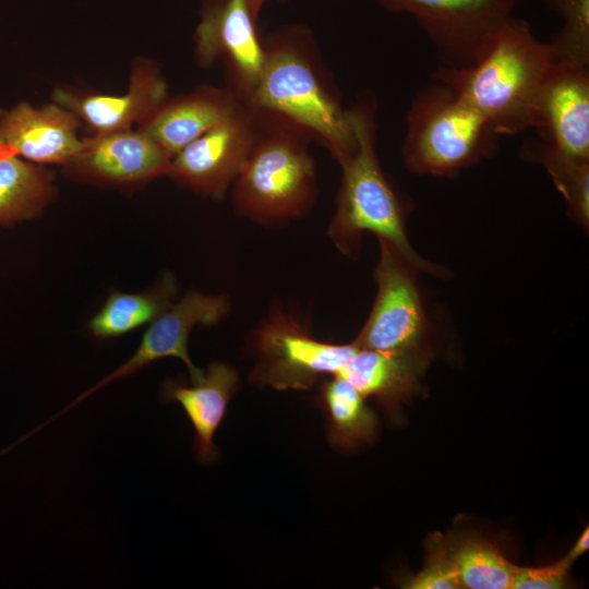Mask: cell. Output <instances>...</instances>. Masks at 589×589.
<instances>
[{"mask_svg": "<svg viewBox=\"0 0 589 589\" xmlns=\"http://www.w3.org/2000/svg\"><path fill=\"white\" fill-rule=\"evenodd\" d=\"M461 588L508 589L518 566L510 563L491 542L464 539L448 548Z\"/></svg>", "mask_w": 589, "mask_h": 589, "instance_id": "23", "label": "cell"}, {"mask_svg": "<svg viewBox=\"0 0 589 589\" xmlns=\"http://www.w3.org/2000/svg\"><path fill=\"white\" fill-rule=\"evenodd\" d=\"M79 118L55 103H20L0 118V144L37 164L71 165L83 146Z\"/></svg>", "mask_w": 589, "mask_h": 589, "instance_id": "14", "label": "cell"}, {"mask_svg": "<svg viewBox=\"0 0 589 589\" xmlns=\"http://www.w3.org/2000/svg\"><path fill=\"white\" fill-rule=\"evenodd\" d=\"M171 159L142 131L125 130L83 139L71 165L101 181L132 183L170 175Z\"/></svg>", "mask_w": 589, "mask_h": 589, "instance_id": "15", "label": "cell"}, {"mask_svg": "<svg viewBox=\"0 0 589 589\" xmlns=\"http://www.w3.org/2000/svg\"><path fill=\"white\" fill-rule=\"evenodd\" d=\"M376 100L364 93L348 109L356 146L341 164L336 209L328 237L345 255L358 250L364 232L390 242L417 271L444 276V269L422 259L411 247L405 229V207L381 168L376 154Z\"/></svg>", "mask_w": 589, "mask_h": 589, "instance_id": "3", "label": "cell"}, {"mask_svg": "<svg viewBox=\"0 0 589 589\" xmlns=\"http://www.w3.org/2000/svg\"><path fill=\"white\" fill-rule=\"evenodd\" d=\"M572 566L565 557L543 567H518L512 589H561Z\"/></svg>", "mask_w": 589, "mask_h": 589, "instance_id": "26", "label": "cell"}, {"mask_svg": "<svg viewBox=\"0 0 589 589\" xmlns=\"http://www.w3.org/2000/svg\"><path fill=\"white\" fill-rule=\"evenodd\" d=\"M392 13L412 15L442 67L473 62L485 36L513 15L520 0H375Z\"/></svg>", "mask_w": 589, "mask_h": 589, "instance_id": "8", "label": "cell"}, {"mask_svg": "<svg viewBox=\"0 0 589 589\" xmlns=\"http://www.w3.org/2000/svg\"><path fill=\"white\" fill-rule=\"evenodd\" d=\"M250 1L261 11L262 8L268 2H272V1L285 2L287 0H250Z\"/></svg>", "mask_w": 589, "mask_h": 589, "instance_id": "28", "label": "cell"}, {"mask_svg": "<svg viewBox=\"0 0 589 589\" xmlns=\"http://www.w3.org/2000/svg\"><path fill=\"white\" fill-rule=\"evenodd\" d=\"M374 271L377 293L371 313L352 341L359 348L386 352L428 350L429 321L416 281L418 272L387 240L378 238Z\"/></svg>", "mask_w": 589, "mask_h": 589, "instance_id": "7", "label": "cell"}, {"mask_svg": "<svg viewBox=\"0 0 589 589\" xmlns=\"http://www.w3.org/2000/svg\"><path fill=\"white\" fill-rule=\"evenodd\" d=\"M175 293L171 276L147 292L111 293L91 320V333L100 338L116 337L154 321L170 303Z\"/></svg>", "mask_w": 589, "mask_h": 589, "instance_id": "21", "label": "cell"}, {"mask_svg": "<svg viewBox=\"0 0 589 589\" xmlns=\"http://www.w3.org/2000/svg\"><path fill=\"white\" fill-rule=\"evenodd\" d=\"M167 83L159 69L142 60L133 67L123 95L77 94L58 89L55 103L73 112L96 134L131 130L149 118L167 100Z\"/></svg>", "mask_w": 589, "mask_h": 589, "instance_id": "13", "label": "cell"}, {"mask_svg": "<svg viewBox=\"0 0 589 589\" xmlns=\"http://www.w3.org/2000/svg\"><path fill=\"white\" fill-rule=\"evenodd\" d=\"M426 544L425 564L406 587L411 589L461 588L444 538L436 532L430 537Z\"/></svg>", "mask_w": 589, "mask_h": 589, "instance_id": "25", "label": "cell"}, {"mask_svg": "<svg viewBox=\"0 0 589 589\" xmlns=\"http://www.w3.org/2000/svg\"><path fill=\"white\" fill-rule=\"evenodd\" d=\"M254 111L257 137L232 184L233 205L262 224L299 217L317 194L315 163L309 149L312 139L277 113Z\"/></svg>", "mask_w": 589, "mask_h": 589, "instance_id": "4", "label": "cell"}, {"mask_svg": "<svg viewBox=\"0 0 589 589\" xmlns=\"http://www.w3.org/2000/svg\"><path fill=\"white\" fill-rule=\"evenodd\" d=\"M244 101L229 86L204 85L166 100L139 130L153 139L171 158L188 144L235 115Z\"/></svg>", "mask_w": 589, "mask_h": 589, "instance_id": "16", "label": "cell"}, {"mask_svg": "<svg viewBox=\"0 0 589 589\" xmlns=\"http://www.w3.org/2000/svg\"><path fill=\"white\" fill-rule=\"evenodd\" d=\"M256 137V113L244 103L235 115L177 153L170 175L200 193L219 199L233 184Z\"/></svg>", "mask_w": 589, "mask_h": 589, "instance_id": "10", "label": "cell"}, {"mask_svg": "<svg viewBox=\"0 0 589 589\" xmlns=\"http://www.w3.org/2000/svg\"><path fill=\"white\" fill-rule=\"evenodd\" d=\"M431 354L359 348L336 375L345 377L363 398L374 397L390 411L414 395Z\"/></svg>", "mask_w": 589, "mask_h": 589, "instance_id": "18", "label": "cell"}, {"mask_svg": "<svg viewBox=\"0 0 589 589\" xmlns=\"http://www.w3.org/2000/svg\"><path fill=\"white\" fill-rule=\"evenodd\" d=\"M263 45L260 81L245 104L296 123L340 165L352 154L356 140L312 32L302 24L285 25Z\"/></svg>", "mask_w": 589, "mask_h": 589, "instance_id": "2", "label": "cell"}, {"mask_svg": "<svg viewBox=\"0 0 589 589\" xmlns=\"http://www.w3.org/2000/svg\"><path fill=\"white\" fill-rule=\"evenodd\" d=\"M0 147H1V144H0Z\"/></svg>", "mask_w": 589, "mask_h": 589, "instance_id": "29", "label": "cell"}, {"mask_svg": "<svg viewBox=\"0 0 589 589\" xmlns=\"http://www.w3.org/2000/svg\"><path fill=\"white\" fill-rule=\"evenodd\" d=\"M261 11L250 0H209L195 32V57L205 67L223 60L229 87L247 103L264 62L257 32Z\"/></svg>", "mask_w": 589, "mask_h": 589, "instance_id": "9", "label": "cell"}, {"mask_svg": "<svg viewBox=\"0 0 589 589\" xmlns=\"http://www.w3.org/2000/svg\"><path fill=\"white\" fill-rule=\"evenodd\" d=\"M562 19L548 41L556 62L589 65V0H543Z\"/></svg>", "mask_w": 589, "mask_h": 589, "instance_id": "24", "label": "cell"}, {"mask_svg": "<svg viewBox=\"0 0 589 589\" xmlns=\"http://www.w3.org/2000/svg\"><path fill=\"white\" fill-rule=\"evenodd\" d=\"M238 384V373L231 365L213 362L199 380L191 381L189 385L175 380L163 385L161 400L180 404L190 419L195 431L193 449L202 464L213 462L217 457L213 437Z\"/></svg>", "mask_w": 589, "mask_h": 589, "instance_id": "17", "label": "cell"}, {"mask_svg": "<svg viewBox=\"0 0 589 589\" xmlns=\"http://www.w3.org/2000/svg\"><path fill=\"white\" fill-rule=\"evenodd\" d=\"M405 122L401 156L413 173L454 177L497 148L500 135L485 118L435 81L414 95Z\"/></svg>", "mask_w": 589, "mask_h": 589, "instance_id": "5", "label": "cell"}, {"mask_svg": "<svg viewBox=\"0 0 589 589\" xmlns=\"http://www.w3.org/2000/svg\"><path fill=\"white\" fill-rule=\"evenodd\" d=\"M53 193L48 172L14 155H0V224L9 225L39 213Z\"/></svg>", "mask_w": 589, "mask_h": 589, "instance_id": "20", "label": "cell"}, {"mask_svg": "<svg viewBox=\"0 0 589 589\" xmlns=\"http://www.w3.org/2000/svg\"><path fill=\"white\" fill-rule=\"evenodd\" d=\"M526 160L542 165L566 201L568 214L584 228L589 224V159L569 156L539 139L522 143Z\"/></svg>", "mask_w": 589, "mask_h": 589, "instance_id": "22", "label": "cell"}, {"mask_svg": "<svg viewBox=\"0 0 589 589\" xmlns=\"http://www.w3.org/2000/svg\"><path fill=\"white\" fill-rule=\"evenodd\" d=\"M320 399L328 424L332 444L351 447L372 440L377 428L374 411L360 393L341 375L324 381Z\"/></svg>", "mask_w": 589, "mask_h": 589, "instance_id": "19", "label": "cell"}, {"mask_svg": "<svg viewBox=\"0 0 589 589\" xmlns=\"http://www.w3.org/2000/svg\"><path fill=\"white\" fill-rule=\"evenodd\" d=\"M229 310L230 303L226 296L205 294L197 291H191L179 302L170 303L151 322L136 351L130 359L80 395L63 411L104 385L131 376L149 363L167 357L180 359L188 368L190 380H199L204 371L193 364L188 351L191 330L196 325L209 326L223 321Z\"/></svg>", "mask_w": 589, "mask_h": 589, "instance_id": "11", "label": "cell"}, {"mask_svg": "<svg viewBox=\"0 0 589 589\" xmlns=\"http://www.w3.org/2000/svg\"><path fill=\"white\" fill-rule=\"evenodd\" d=\"M589 548V528L588 526L584 529L582 533L572 546L569 552L564 556L569 563H574L582 553L588 551Z\"/></svg>", "mask_w": 589, "mask_h": 589, "instance_id": "27", "label": "cell"}, {"mask_svg": "<svg viewBox=\"0 0 589 589\" xmlns=\"http://www.w3.org/2000/svg\"><path fill=\"white\" fill-rule=\"evenodd\" d=\"M251 347L255 363L250 382L278 390L309 389L321 375L338 374L359 349L353 342L317 340L299 317L280 308L255 328Z\"/></svg>", "mask_w": 589, "mask_h": 589, "instance_id": "6", "label": "cell"}, {"mask_svg": "<svg viewBox=\"0 0 589 589\" xmlns=\"http://www.w3.org/2000/svg\"><path fill=\"white\" fill-rule=\"evenodd\" d=\"M555 62L549 43L526 20L510 15L485 36L471 64L441 65L431 76L482 115L500 136L516 135L529 129L533 100Z\"/></svg>", "mask_w": 589, "mask_h": 589, "instance_id": "1", "label": "cell"}, {"mask_svg": "<svg viewBox=\"0 0 589 589\" xmlns=\"http://www.w3.org/2000/svg\"><path fill=\"white\" fill-rule=\"evenodd\" d=\"M529 129L562 153L589 159V65L554 63L533 100Z\"/></svg>", "mask_w": 589, "mask_h": 589, "instance_id": "12", "label": "cell"}]
</instances>
